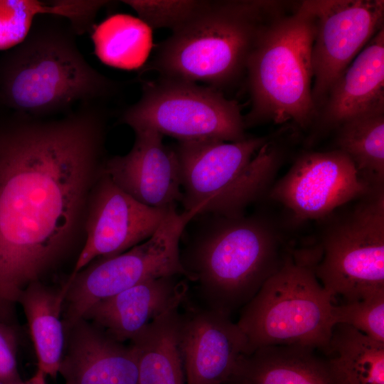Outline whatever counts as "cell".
Here are the masks:
<instances>
[{"label":"cell","mask_w":384,"mask_h":384,"mask_svg":"<svg viewBox=\"0 0 384 384\" xmlns=\"http://www.w3.org/2000/svg\"><path fill=\"white\" fill-rule=\"evenodd\" d=\"M318 245L316 275L333 302L384 289V188L332 218Z\"/></svg>","instance_id":"cell-9"},{"label":"cell","mask_w":384,"mask_h":384,"mask_svg":"<svg viewBox=\"0 0 384 384\" xmlns=\"http://www.w3.org/2000/svg\"><path fill=\"white\" fill-rule=\"evenodd\" d=\"M183 300L166 309L130 341L137 356L138 384H186L178 339Z\"/></svg>","instance_id":"cell-21"},{"label":"cell","mask_w":384,"mask_h":384,"mask_svg":"<svg viewBox=\"0 0 384 384\" xmlns=\"http://www.w3.org/2000/svg\"><path fill=\"white\" fill-rule=\"evenodd\" d=\"M326 356L341 384H384V343L351 326H334Z\"/></svg>","instance_id":"cell-22"},{"label":"cell","mask_w":384,"mask_h":384,"mask_svg":"<svg viewBox=\"0 0 384 384\" xmlns=\"http://www.w3.org/2000/svg\"><path fill=\"white\" fill-rule=\"evenodd\" d=\"M338 128V149L372 188H384V108L356 116Z\"/></svg>","instance_id":"cell-23"},{"label":"cell","mask_w":384,"mask_h":384,"mask_svg":"<svg viewBox=\"0 0 384 384\" xmlns=\"http://www.w3.org/2000/svg\"><path fill=\"white\" fill-rule=\"evenodd\" d=\"M315 16L312 97L325 103L338 77L383 27V0H309Z\"/></svg>","instance_id":"cell-12"},{"label":"cell","mask_w":384,"mask_h":384,"mask_svg":"<svg viewBox=\"0 0 384 384\" xmlns=\"http://www.w3.org/2000/svg\"><path fill=\"white\" fill-rule=\"evenodd\" d=\"M181 276L149 279L95 303L82 319L104 329L117 341H131L150 322L186 297Z\"/></svg>","instance_id":"cell-17"},{"label":"cell","mask_w":384,"mask_h":384,"mask_svg":"<svg viewBox=\"0 0 384 384\" xmlns=\"http://www.w3.org/2000/svg\"><path fill=\"white\" fill-rule=\"evenodd\" d=\"M375 190L351 159L337 149L298 157L267 196L281 203L295 222L301 223L324 219L336 208Z\"/></svg>","instance_id":"cell-11"},{"label":"cell","mask_w":384,"mask_h":384,"mask_svg":"<svg viewBox=\"0 0 384 384\" xmlns=\"http://www.w3.org/2000/svg\"><path fill=\"white\" fill-rule=\"evenodd\" d=\"M16 384H47L46 375L39 369L37 370L35 375L27 381H22Z\"/></svg>","instance_id":"cell-29"},{"label":"cell","mask_w":384,"mask_h":384,"mask_svg":"<svg viewBox=\"0 0 384 384\" xmlns=\"http://www.w3.org/2000/svg\"><path fill=\"white\" fill-rule=\"evenodd\" d=\"M184 211L236 216L267 196L284 159L269 137L178 141Z\"/></svg>","instance_id":"cell-6"},{"label":"cell","mask_w":384,"mask_h":384,"mask_svg":"<svg viewBox=\"0 0 384 384\" xmlns=\"http://www.w3.org/2000/svg\"><path fill=\"white\" fill-rule=\"evenodd\" d=\"M50 14V1L0 0V50L19 45L38 16Z\"/></svg>","instance_id":"cell-26"},{"label":"cell","mask_w":384,"mask_h":384,"mask_svg":"<svg viewBox=\"0 0 384 384\" xmlns=\"http://www.w3.org/2000/svg\"><path fill=\"white\" fill-rule=\"evenodd\" d=\"M172 207L153 235L118 255L95 260L70 277L63 303L65 333L82 319L86 311L112 297L149 279L183 276L180 241L194 213Z\"/></svg>","instance_id":"cell-10"},{"label":"cell","mask_w":384,"mask_h":384,"mask_svg":"<svg viewBox=\"0 0 384 384\" xmlns=\"http://www.w3.org/2000/svg\"><path fill=\"white\" fill-rule=\"evenodd\" d=\"M320 257L318 244L290 247L281 267L240 309L236 324L247 338V353L263 346L297 345L327 354L333 298L316 275Z\"/></svg>","instance_id":"cell-7"},{"label":"cell","mask_w":384,"mask_h":384,"mask_svg":"<svg viewBox=\"0 0 384 384\" xmlns=\"http://www.w3.org/2000/svg\"><path fill=\"white\" fill-rule=\"evenodd\" d=\"M315 16L309 0L289 14L283 6L262 28L246 73L251 109L246 128L264 121H294L306 127L316 113L312 97L311 50Z\"/></svg>","instance_id":"cell-5"},{"label":"cell","mask_w":384,"mask_h":384,"mask_svg":"<svg viewBox=\"0 0 384 384\" xmlns=\"http://www.w3.org/2000/svg\"><path fill=\"white\" fill-rule=\"evenodd\" d=\"M181 242L185 278L194 285L193 299L188 297L230 317L281 267L290 247L259 213L196 215Z\"/></svg>","instance_id":"cell-2"},{"label":"cell","mask_w":384,"mask_h":384,"mask_svg":"<svg viewBox=\"0 0 384 384\" xmlns=\"http://www.w3.org/2000/svg\"><path fill=\"white\" fill-rule=\"evenodd\" d=\"M284 4L209 1L159 45L149 65L160 78L202 82L220 90L246 72L262 28Z\"/></svg>","instance_id":"cell-3"},{"label":"cell","mask_w":384,"mask_h":384,"mask_svg":"<svg viewBox=\"0 0 384 384\" xmlns=\"http://www.w3.org/2000/svg\"><path fill=\"white\" fill-rule=\"evenodd\" d=\"M121 122L133 131L153 129L177 141L235 142L247 137L236 100L210 86L165 78L143 85L140 99L124 112Z\"/></svg>","instance_id":"cell-8"},{"label":"cell","mask_w":384,"mask_h":384,"mask_svg":"<svg viewBox=\"0 0 384 384\" xmlns=\"http://www.w3.org/2000/svg\"><path fill=\"white\" fill-rule=\"evenodd\" d=\"M331 318L334 326L348 325L384 343V289L333 303Z\"/></svg>","instance_id":"cell-25"},{"label":"cell","mask_w":384,"mask_h":384,"mask_svg":"<svg viewBox=\"0 0 384 384\" xmlns=\"http://www.w3.org/2000/svg\"><path fill=\"white\" fill-rule=\"evenodd\" d=\"M132 149L106 159L104 172L124 193L156 208L176 206L182 200L179 166L174 147L163 143L158 132L134 130Z\"/></svg>","instance_id":"cell-15"},{"label":"cell","mask_w":384,"mask_h":384,"mask_svg":"<svg viewBox=\"0 0 384 384\" xmlns=\"http://www.w3.org/2000/svg\"><path fill=\"white\" fill-rule=\"evenodd\" d=\"M75 34L71 26L35 21L4 65L0 95L6 105L24 117L41 118L112 94L115 83L87 63Z\"/></svg>","instance_id":"cell-4"},{"label":"cell","mask_w":384,"mask_h":384,"mask_svg":"<svg viewBox=\"0 0 384 384\" xmlns=\"http://www.w3.org/2000/svg\"><path fill=\"white\" fill-rule=\"evenodd\" d=\"M228 384H233V383H228Z\"/></svg>","instance_id":"cell-30"},{"label":"cell","mask_w":384,"mask_h":384,"mask_svg":"<svg viewBox=\"0 0 384 384\" xmlns=\"http://www.w3.org/2000/svg\"><path fill=\"white\" fill-rule=\"evenodd\" d=\"M179 312L178 339L186 384H228L247 338L230 316L202 307L187 294Z\"/></svg>","instance_id":"cell-14"},{"label":"cell","mask_w":384,"mask_h":384,"mask_svg":"<svg viewBox=\"0 0 384 384\" xmlns=\"http://www.w3.org/2000/svg\"><path fill=\"white\" fill-rule=\"evenodd\" d=\"M151 29L139 18L127 14L110 16L95 27V53L105 64L125 70L143 65L152 46Z\"/></svg>","instance_id":"cell-24"},{"label":"cell","mask_w":384,"mask_h":384,"mask_svg":"<svg viewBox=\"0 0 384 384\" xmlns=\"http://www.w3.org/2000/svg\"><path fill=\"white\" fill-rule=\"evenodd\" d=\"M58 373L65 384H138L137 353L82 319L66 333Z\"/></svg>","instance_id":"cell-16"},{"label":"cell","mask_w":384,"mask_h":384,"mask_svg":"<svg viewBox=\"0 0 384 384\" xmlns=\"http://www.w3.org/2000/svg\"><path fill=\"white\" fill-rule=\"evenodd\" d=\"M171 208L140 203L121 190L103 170L90 195L85 240L70 277L95 260L118 255L147 240Z\"/></svg>","instance_id":"cell-13"},{"label":"cell","mask_w":384,"mask_h":384,"mask_svg":"<svg viewBox=\"0 0 384 384\" xmlns=\"http://www.w3.org/2000/svg\"><path fill=\"white\" fill-rule=\"evenodd\" d=\"M66 290L65 284L56 289L36 282L26 287L18 300L33 341L38 369L53 378L58 374L66 343L60 316Z\"/></svg>","instance_id":"cell-20"},{"label":"cell","mask_w":384,"mask_h":384,"mask_svg":"<svg viewBox=\"0 0 384 384\" xmlns=\"http://www.w3.org/2000/svg\"><path fill=\"white\" fill-rule=\"evenodd\" d=\"M233 384H341L329 358L297 345L258 348L238 360Z\"/></svg>","instance_id":"cell-19"},{"label":"cell","mask_w":384,"mask_h":384,"mask_svg":"<svg viewBox=\"0 0 384 384\" xmlns=\"http://www.w3.org/2000/svg\"><path fill=\"white\" fill-rule=\"evenodd\" d=\"M105 140V117L92 104L0 128V322L14 325L23 292L43 282L84 232Z\"/></svg>","instance_id":"cell-1"},{"label":"cell","mask_w":384,"mask_h":384,"mask_svg":"<svg viewBox=\"0 0 384 384\" xmlns=\"http://www.w3.org/2000/svg\"><path fill=\"white\" fill-rule=\"evenodd\" d=\"M324 104L323 124L330 127L384 108V27L336 80Z\"/></svg>","instance_id":"cell-18"},{"label":"cell","mask_w":384,"mask_h":384,"mask_svg":"<svg viewBox=\"0 0 384 384\" xmlns=\"http://www.w3.org/2000/svg\"><path fill=\"white\" fill-rule=\"evenodd\" d=\"M15 326L0 322V384L22 382L17 366Z\"/></svg>","instance_id":"cell-28"},{"label":"cell","mask_w":384,"mask_h":384,"mask_svg":"<svg viewBox=\"0 0 384 384\" xmlns=\"http://www.w3.org/2000/svg\"><path fill=\"white\" fill-rule=\"evenodd\" d=\"M122 2L130 6L151 29L164 28L173 31L202 11L209 1L125 0Z\"/></svg>","instance_id":"cell-27"}]
</instances>
